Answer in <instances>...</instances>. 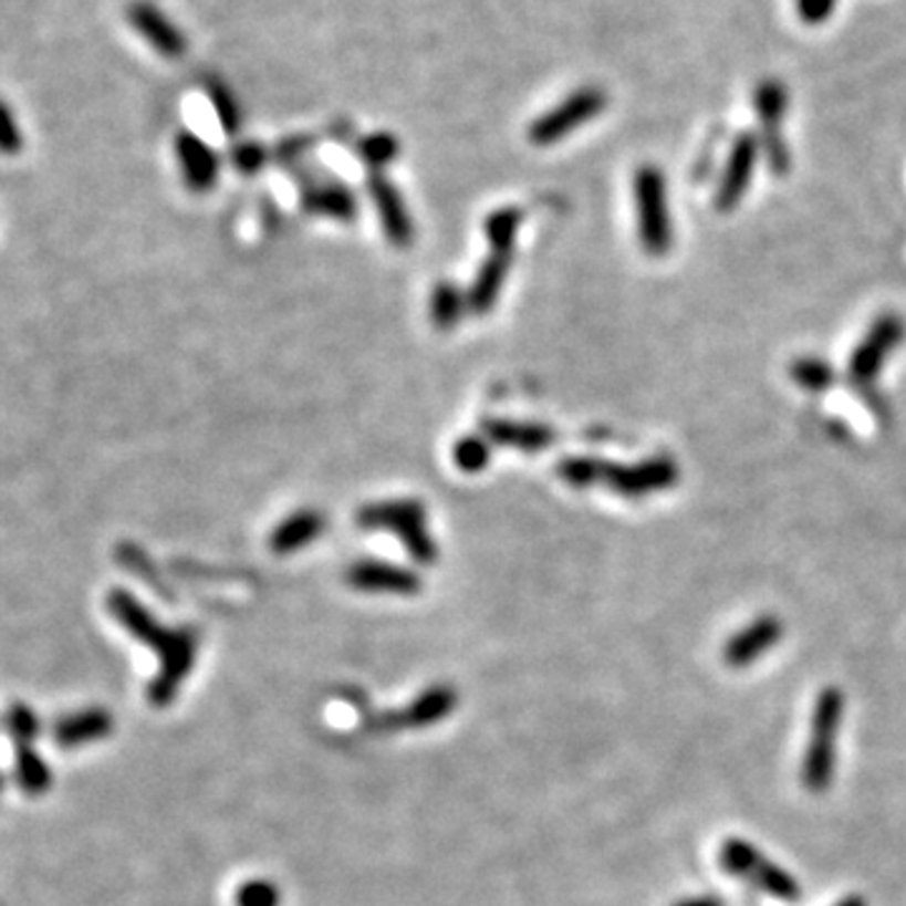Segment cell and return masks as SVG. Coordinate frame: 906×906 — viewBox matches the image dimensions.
<instances>
[{"mask_svg": "<svg viewBox=\"0 0 906 906\" xmlns=\"http://www.w3.org/2000/svg\"><path fill=\"white\" fill-rule=\"evenodd\" d=\"M108 610L118 619L126 633L139 643L149 645L159 655V675L149 685V700L154 708H167L177 698L181 683L187 680L197 660V633L189 627L169 629L162 627L149 612H146L132 594L114 592L108 600Z\"/></svg>", "mask_w": 906, "mask_h": 906, "instance_id": "obj_1", "label": "cell"}, {"mask_svg": "<svg viewBox=\"0 0 906 906\" xmlns=\"http://www.w3.org/2000/svg\"><path fill=\"white\" fill-rule=\"evenodd\" d=\"M844 712L846 698L836 685H829L816 695L811 712L809 743H805L801 758V785L813 795L829 793L831 785H834Z\"/></svg>", "mask_w": 906, "mask_h": 906, "instance_id": "obj_2", "label": "cell"}, {"mask_svg": "<svg viewBox=\"0 0 906 906\" xmlns=\"http://www.w3.org/2000/svg\"><path fill=\"white\" fill-rule=\"evenodd\" d=\"M718 864L726 874L748 882L753 889L763 892L771 899L793 904L801 899V884L789 868L775 864L771 856H766L753 841L728 836L718 848Z\"/></svg>", "mask_w": 906, "mask_h": 906, "instance_id": "obj_3", "label": "cell"}, {"mask_svg": "<svg viewBox=\"0 0 906 906\" xmlns=\"http://www.w3.org/2000/svg\"><path fill=\"white\" fill-rule=\"evenodd\" d=\"M521 225V209L517 207H501L491 212L483 222V230L491 242V252L487 262L481 264L479 274H476L473 285L469 290V310L471 313H489L497 305L499 292L507 280L511 258H514V240Z\"/></svg>", "mask_w": 906, "mask_h": 906, "instance_id": "obj_4", "label": "cell"}, {"mask_svg": "<svg viewBox=\"0 0 906 906\" xmlns=\"http://www.w3.org/2000/svg\"><path fill=\"white\" fill-rule=\"evenodd\" d=\"M635 217H637V237L639 244L653 258H663L673 250L675 227L670 215V201H667V181L665 174L655 164H645L635 171Z\"/></svg>", "mask_w": 906, "mask_h": 906, "instance_id": "obj_5", "label": "cell"}, {"mask_svg": "<svg viewBox=\"0 0 906 906\" xmlns=\"http://www.w3.org/2000/svg\"><path fill=\"white\" fill-rule=\"evenodd\" d=\"M358 527L361 529H386V532L396 534L410 560L418 564H434L438 556V549L434 544V537L428 532L426 507L416 499H396V501H378L371 503L358 511Z\"/></svg>", "mask_w": 906, "mask_h": 906, "instance_id": "obj_6", "label": "cell"}, {"mask_svg": "<svg viewBox=\"0 0 906 906\" xmlns=\"http://www.w3.org/2000/svg\"><path fill=\"white\" fill-rule=\"evenodd\" d=\"M604 108H607V94L600 86H580L549 112L537 116L527 136L534 146H554L597 118Z\"/></svg>", "mask_w": 906, "mask_h": 906, "instance_id": "obj_7", "label": "cell"}, {"mask_svg": "<svg viewBox=\"0 0 906 906\" xmlns=\"http://www.w3.org/2000/svg\"><path fill=\"white\" fill-rule=\"evenodd\" d=\"M904 320L894 313L878 315L862 343L854 347L848 361V378L856 388H872L878 373L884 371V363L892 358V353L904 341Z\"/></svg>", "mask_w": 906, "mask_h": 906, "instance_id": "obj_8", "label": "cell"}, {"mask_svg": "<svg viewBox=\"0 0 906 906\" xmlns=\"http://www.w3.org/2000/svg\"><path fill=\"white\" fill-rule=\"evenodd\" d=\"M677 481H680V469H677L675 459H670V456H653V459L633 466L604 461L600 487H607L625 499H643L673 489Z\"/></svg>", "mask_w": 906, "mask_h": 906, "instance_id": "obj_9", "label": "cell"}, {"mask_svg": "<svg viewBox=\"0 0 906 906\" xmlns=\"http://www.w3.org/2000/svg\"><path fill=\"white\" fill-rule=\"evenodd\" d=\"M126 21H129L134 33L144 39L146 45L157 51L159 56L169 61L187 56L189 39L185 29H179L171 21V15L154 3V0H132L126 6Z\"/></svg>", "mask_w": 906, "mask_h": 906, "instance_id": "obj_10", "label": "cell"}, {"mask_svg": "<svg viewBox=\"0 0 906 906\" xmlns=\"http://www.w3.org/2000/svg\"><path fill=\"white\" fill-rule=\"evenodd\" d=\"M756 116L763 132V146L768 159H771V169L775 174H783L789 169V149L781 139L783 118L789 114V88H785L778 79H763L756 86L753 94Z\"/></svg>", "mask_w": 906, "mask_h": 906, "instance_id": "obj_11", "label": "cell"}, {"mask_svg": "<svg viewBox=\"0 0 906 906\" xmlns=\"http://www.w3.org/2000/svg\"><path fill=\"white\" fill-rule=\"evenodd\" d=\"M456 690L448 685H434L424 695L408 705L406 710L398 712H378L365 720V728L375 730V733H393V730L406 728H428L434 722L448 718L456 708Z\"/></svg>", "mask_w": 906, "mask_h": 906, "instance_id": "obj_12", "label": "cell"}, {"mask_svg": "<svg viewBox=\"0 0 906 906\" xmlns=\"http://www.w3.org/2000/svg\"><path fill=\"white\" fill-rule=\"evenodd\" d=\"M785 635V625L778 615H758L756 619H750L748 625H743L728 637L726 647H722V663H726L730 670H746L753 663L761 660L763 655L771 653V649L781 643Z\"/></svg>", "mask_w": 906, "mask_h": 906, "instance_id": "obj_13", "label": "cell"}, {"mask_svg": "<svg viewBox=\"0 0 906 906\" xmlns=\"http://www.w3.org/2000/svg\"><path fill=\"white\" fill-rule=\"evenodd\" d=\"M758 164V139L753 134H740L728 152L726 167H722L720 185L716 189L718 212H733L746 197L753 181Z\"/></svg>", "mask_w": 906, "mask_h": 906, "instance_id": "obj_14", "label": "cell"}, {"mask_svg": "<svg viewBox=\"0 0 906 906\" xmlns=\"http://www.w3.org/2000/svg\"><path fill=\"white\" fill-rule=\"evenodd\" d=\"M347 584L358 592L371 594H416L420 592V580L408 566H398L381 560L355 562L345 574Z\"/></svg>", "mask_w": 906, "mask_h": 906, "instance_id": "obj_15", "label": "cell"}, {"mask_svg": "<svg viewBox=\"0 0 906 906\" xmlns=\"http://www.w3.org/2000/svg\"><path fill=\"white\" fill-rule=\"evenodd\" d=\"M368 189L373 205L378 209L383 232H386L390 244L406 250L414 242V222H410L408 209L403 205L400 191L390 185L383 171H368Z\"/></svg>", "mask_w": 906, "mask_h": 906, "instance_id": "obj_16", "label": "cell"}, {"mask_svg": "<svg viewBox=\"0 0 906 906\" xmlns=\"http://www.w3.org/2000/svg\"><path fill=\"white\" fill-rule=\"evenodd\" d=\"M174 152H177L179 169L185 174V181L191 191L215 189L219 179V157L217 152L205 139H199L191 132H179L177 142H174Z\"/></svg>", "mask_w": 906, "mask_h": 906, "instance_id": "obj_17", "label": "cell"}, {"mask_svg": "<svg viewBox=\"0 0 906 906\" xmlns=\"http://www.w3.org/2000/svg\"><path fill=\"white\" fill-rule=\"evenodd\" d=\"M112 730H114L112 712L104 708H86L61 718L56 726H53L51 736L53 743L59 748L71 750L94 743V740H104L112 736Z\"/></svg>", "mask_w": 906, "mask_h": 906, "instance_id": "obj_18", "label": "cell"}, {"mask_svg": "<svg viewBox=\"0 0 906 906\" xmlns=\"http://www.w3.org/2000/svg\"><path fill=\"white\" fill-rule=\"evenodd\" d=\"M481 434L493 446H507L517 448V451L524 454H537L544 451L554 444V428H549L546 424H519V420H507V418H489L483 420Z\"/></svg>", "mask_w": 906, "mask_h": 906, "instance_id": "obj_19", "label": "cell"}, {"mask_svg": "<svg viewBox=\"0 0 906 906\" xmlns=\"http://www.w3.org/2000/svg\"><path fill=\"white\" fill-rule=\"evenodd\" d=\"M302 207H305L310 215L343 219V222H351V219L358 215L353 189L337 179L305 181V185H302Z\"/></svg>", "mask_w": 906, "mask_h": 906, "instance_id": "obj_20", "label": "cell"}, {"mask_svg": "<svg viewBox=\"0 0 906 906\" xmlns=\"http://www.w3.org/2000/svg\"><path fill=\"white\" fill-rule=\"evenodd\" d=\"M325 532V517L315 509H300L274 527L270 549L274 554H295Z\"/></svg>", "mask_w": 906, "mask_h": 906, "instance_id": "obj_21", "label": "cell"}, {"mask_svg": "<svg viewBox=\"0 0 906 906\" xmlns=\"http://www.w3.org/2000/svg\"><path fill=\"white\" fill-rule=\"evenodd\" d=\"M13 775H15V783L21 785V791H25L29 795H43L51 791V783H53L51 768L43 761V756L35 753L33 748H18Z\"/></svg>", "mask_w": 906, "mask_h": 906, "instance_id": "obj_22", "label": "cell"}, {"mask_svg": "<svg viewBox=\"0 0 906 906\" xmlns=\"http://www.w3.org/2000/svg\"><path fill=\"white\" fill-rule=\"evenodd\" d=\"M466 310H469V295H464L454 282H438L431 298V317L438 331H451L459 325Z\"/></svg>", "mask_w": 906, "mask_h": 906, "instance_id": "obj_23", "label": "cell"}, {"mask_svg": "<svg viewBox=\"0 0 906 906\" xmlns=\"http://www.w3.org/2000/svg\"><path fill=\"white\" fill-rule=\"evenodd\" d=\"M398 152L400 144L388 132H373L355 144V154H358V159L368 167V171H383L386 164L398 157Z\"/></svg>", "mask_w": 906, "mask_h": 906, "instance_id": "obj_24", "label": "cell"}, {"mask_svg": "<svg viewBox=\"0 0 906 906\" xmlns=\"http://www.w3.org/2000/svg\"><path fill=\"white\" fill-rule=\"evenodd\" d=\"M791 378L801 390L823 393L834 383V368L816 355H801L791 365Z\"/></svg>", "mask_w": 906, "mask_h": 906, "instance_id": "obj_25", "label": "cell"}, {"mask_svg": "<svg viewBox=\"0 0 906 906\" xmlns=\"http://www.w3.org/2000/svg\"><path fill=\"white\" fill-rule=\"evenodd\" d=\"M207 94H209V101H212L219 126H222L225 134L235 136L242 126V108H240V101H237V96L232 94V88L227 86L225 81L215 79L207 84Z\"/></svg>", "mask_w": 906, "mask_h": 906, "instance_id": "obj_26", "label": "cell"}, {"mask_svg": "<svg viewBox=\"0 0 906 906\" xmlns=\"http://www.w3.org/2000/svg\"><path fill=\"white\" fill-rule=\"evenodd\" d=\"M602 466L604 461L590 459V456H572V459H564L556 471H560L562 479L574 489H590L597 487L602 479Z\"/></svg>", "mask_w": 906, "mask_h": 906, "instance_id": "obj_27", "label": "cell"}, {"mask_svg": "<svg viewBox=\"0 0 906 906\" xmlns=\"http://www.w3.org/2000/svg\"><path fill=\"white\" fill-rule=\"evenodd\" d=\"M6 730L8 736L15 740L18 748H31V743L41 733V722L29 705L15 702L11 710L6 712Z\"/></svg>", "mask_w": 906, "mask_h": 906, "instance_id": "obj_28", "label": "cell"}, {"mask_svg": "<svg viewBox=\"0 0 906 906\" xmlns=\"http://www.w3.org/2000/svg\"><path fill=\"white\" fill-rule=\"evenodd\" d=\"M489 441L483 436H466L459 438L454 446V464L459 466L464 473H479L487 469L489 464Z\"/></svg>", "mask_w": 906, "mask_h": 906, "instance_id": "obj_29", "label": "cell"}, {"mask_svg": "<svg viewBox=\"0 0 906 906\" xmlns=\"http://www.w3.org/2000/svg\"><path fill=\"white\" fill-rule=\"evenodd\" d=\"M282 894L268 878H250L235 894L237 906H280Z\"/></svg>", "mask_w": 906, "mask_h": 906, "instance_id": "obj_30", "label": "cell"}, {"mask_svg": "<svg viewBox=\"0 0 906 906\" xmlns=\"http://www.w3.org/2000/svg\"><path fill=\"white\" fill-rule=\"evenodd\" d=\"M230 162L237 171L254 174L268 164V149L258 142H237L230 152Z\"/></svg>", "mask_w": 906, "mask_h": 906, "instance_id": "obj_31", "label": "cell"}, {"mask_svg": "<svg viewBox=\"0 0 906 906\" xmlns=\"http://www.w3.org/2000/svg\"><path fill=\"white\" fill-rule=\"evenodd\" d=\"M795 15L805 25H823L834 15L839 0H795Z\"/></svg>", "mask_w": 906, "mask_h": 906, "instance_id": "obj_32", "label": "cell"}, {"mask_svg": "<svg viewBox=\"0 0 906 906\" xmlns=\"http://www.w3.org/2000/svg\"><path fill=\"white\" fill-rule=\"evenodd\" d=\"M18 134H15V126H13V116L8 112V106L0 101V144L3 146H11L15 144Z\"/></svg>", "mask_w": 906, "mask_h": 906, "instance_id": "obj_33", "label": "cell"}, {"mask_svg": "<svg viewBox=\"0 0 906 906\" xmlns=\"http://www.w3.org/2000/svg\"><path fill=\"white\" fill-rule=\"evenodd\" d=\"M673 906H728V902L720 899L718 894H695L685 896V899H677Z\"/></svg>", "mask_w": 906, "mask_h": 906, "instance_id": "obj_34", "label": "cell"}, {"mask_svg": "<svg viewBox=\"0 0 906 906\" xmlns=\"http://www.w3.org/2000/svg\"><path fill=\"white\" fill-rule=\"evenodd\" d=\"M834 906H868V902L862 894H848L844 896V899H839Z\"/></svg>", "mask_w": 906, "mask_h": 906, "instance_id": "obj_35", "label": "cell"}, {"mask_svg": "<svg viewBox=\"0 0 906 906\" xmlns=\"http://www.w3.org/2000/svg\"><path fill=\"white\" fill-rule=\"evenodd\" d=\"M3 781H6V778H3V773H0V791H3Z\"/></svg>", "mask_w": 906, "mask_h": 906, "instance_id": "obj_36", "label": "cell"}]
</instances>
